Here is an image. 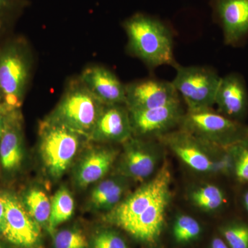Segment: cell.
<instances>
[{
  "instance_id": "obj_4",
  "label": "cell",
  "mask_w": 248,
  "mask_h": 248,
  "mask_svg": "<svg viewBox=\"0 0 248 248\" xmlns=\"http://www.w3.org/2000/svg\"><path fill=\"white\" fill-rule=\"evenodd\" d=\"M175 68L177 73L172 83L187 111L211 108L221 77L208 67L177 65Z\"/></svg>"
},
{
  "instance_id": "obj_34",
  "label": "cell",
  "mask_w": 248,
  "mask_h": 248,
  "mask_svg": "<svg viewBox=\"0 0 248 248\" xmlns=\"http://www.w3.org/2000/svg\"><path fill=\"white\" fill-rule=\"evenodd\" d=\"M4 112H8V111L6 110L4 102H3L2 98H1V95H0V113Z\"/></svg>"
},
{
  "instance_id": "obj_9",
  "label": "cell",
  "mask_w": 248,
  "mask_h": 248,
  "mask_svg": "<svg viewBox=\"0 0 248 248\" xmlns=\"http://www.w3.org/2000/svg\"><path fill=\"white\" fill-rule=\"evenodd\" d=\"M180 100L172 81L140 80L125 85V104L129 112L163 107Z\"/></svg>"
},
{
  "instance_id": "obj_24",
  "label": "cell",
  "mask_w": 248,
  "mask_h": 248,
  "mask_svg": "<svg viewBox=\"0 0 248 248\" xmlns=\"http://www.w3.org/2000/svg\"><path fill=\"white\" fill-rule=\"evenodd\" d=\"M202 228L198 221L187 215H181L174 222L173 235L176 241L185 244L194 241L200 236Z\"/></svg>"
},
{
  "instance_id": "obj_25",
  "label": "cell",
  "mask_w": 248,
  "mask_h": 248,
  "mask_svg": "<svg viewBox=\"0 0 248 248\" xmlns=\"http://www.w3.org/2000/svg\"><path fill=\"white\" fill-rule=\"evenodd\" d=\"M55 248H88L86 236L77 230H63L55 235Z\"/></svg>"
},
{
  "instance_id": "obj_27",
  "label": "cell",
  "mask_w": 248,
  "mask_h": 248,
  "mask_svg": "<svg viewBox=\"0 0 248 248\" xmlns=\"http://www.w3.org/2000/svg\"><path fill=\"white\" fill-rule=\"evenodd\" d=\"M94 248H127L125 242L120 236L110 231L103 232L96 236Z\"/></svg>"
},
{
  "instance_id": "obj_15",
  "label": "cell",
  "mask_w": 248,
  "mask_h": 248,
  "mask_svg": "<svg viewBox=\"0 0 248 248\" xmlns=\"http://www.w3.org/2000/svg\"><path fill=\"white\" fill-rule=\"evenodd\" d=\"M123 105H105L91 135L97 140L123 141L133 133L130 113Z\"/></svg>"
},
{
  "instance_id": "obj_20",
  "label": "cell",
  "mask_w": 248,
  "mask_h": 248,
  "mask_svg": "<svg viewBox=\"0 0 248 248\" xmlns=\"http://www.w3.org/2000/svg\"><path fill=\"white\" fill-rule=\"evenodd\" d=\"M74 208V200L69 191L66 188L60 189L52 200L49 231L53 232L59 225L68 221L73 216Z\"/></svg>"
},
{
  "instance_id": "obj_18",
  "label": "cell",
  "mask_w": 248,
  "mask_h": 248,
  "mask_svg": "<svg viewBox=\"0 0 248 248\" xmlns=\"http://www.w3.org/2000/svg\"><path fill=\"white\" fill-rule=\"evenodd\" d=\"M155 149L143 142L133 140L128 143L124 158L125 172L137 181L150 177L157 164Z\"/></svg>"
},
{
  "instance_id": "obj_30",
  "label": "cell",
  "mask_w": 248,
  "mask_h": 248,
  "mask_svg": "<svg viewBox=\"0 0 248 248\" xmlns=\"http://www.w3.org/2000/svg\"><path fill=\"white\" fill-rule=\"evenodd\" d=\"M5 219V205L4 196L3 194L0 195V236L2 234L3 228H4Z\"/></svg>"
},
{
  "instance_id": "obj_17",
  "label": "cell",
  "mask_w": 248,
  "mask_h": 248,
  "mask_svg": "<svg viewBox=\"0 0 248 248\" xmlns=\"http://www.w3.org/2000/svg\"><path fill=\"white\" fill-rule=\"evenodd\" d=\"M22 135L19 109L7 114L6 127L0 141V161L3 169L14 170L22 161Z\"/></svg>"
},
{
  "instance_id": "obj_36",
  "label": "cell",
  "mask_w": 248,
  "mask_h": 248,
  "mask_svg": "<svg viewBox=\"0 0 248 248\" xmlns=\"http://www.w3.org/2000/svg\"><path fill=\"white\" fill-rule=\"evenodd\" d=\"M0 248H3V246H1V244H0Z\"/></svg>"
},
{
  "instance_id": "obj_1",
  "label": "cell",
  "mask_w": 248,
  "mask_h": 248,
  "mask_svg": "<svg viewBox=\"0 0 248 248\" xmlns=\"http://www.w3.org/2000/svg\"><path fill=\"white\" fill-rule=\"evenodd\" d=\"M128 48L134 56L150 67H176L172 32L164 22L143 14H137L124 22Z\"/></svg>"
},
{
  "instance_id": "obj_10",
  "label": "cell",
  "mask_w": 248,
  "mask_h": 248,
  "mask_svg": "<svg viewBox=\"0 0 248 248\" xmlns=\"http://www.w3.org/2000/svg\"><path fill=\"white\" fill-rule=\"evenodd\" d=\"M130 113L133 132L140 135H161L182 122L183 113L181 100L168 105L133 111Z\"/></svg>"
},
{
  "instance_id": "obj_16",
  "label": "cell",
  "mask_w": 248,
  "mask_h": 248,
  "mask_svg": "<svg viewBox=\"0 0 248 248\" xmlns=\"http://www.w3.org/2000/svg\"><path fill=\"white\" fill-rule=\"evenodd\" d=\"M166 140L175 154L191 169L200 172H210L214 169L213 161L202 148L200 138L183 130L170 134Z\"/></svg>"
},
{
  "instance_id": "obj_8",
  "label": "cell",
  "mask_w": 248,
  "mask_h": 248,
  "mask_svg": "<svg viewBox=\"0 0 248 248\" xmlns=\"http://www.w3.org/2000/svg\"><path fill=\"white\" fill-rule=\"evenodd\" d=\"M5 219L1 236L21 248H35L40 242L38 223L28 213L25 206L14 195L3 194Z\"/></svg>"
},
{
  "instance_id": "obj_12",
  "label": "cell",
  "mask_w": 248,
  "mask_h": 248,
  "mask_svg": "<svg viewBox=\"0 0 248 248\" xmlns=\"http://www.w3.org/2000/svg\"><path fill=\"white\" fill-rule=\"evenodd\" d=\"M79 78L104 105H125V85L108 68L102 66H89Z\"/></svg>"
},
{
  "instance_id": "obj_26",
  "label": "cell",
  "mask_w": 248,
  "mask_h": 248,
  "mask_svg": "<svg viewBox=\"0 0 248 248\" xmlns=\"http://www.w3.org/2000/svg\"><path fill=\"white\" fill-rule=\"evenodd\" d=\"M222 232L231 248H248V226L233 225L226 227Z\"/></svg>"
},
{
  "instance_id": "obj_22",
  "label": "cell",
  "mask_w": 248,
  "mask_h": 248,
  "mask_svg": "<svg viewBox=\"0 0 248 248\" xmlns=\"http://www.w3.org/2000/svg\"><path fill=\"white\" fill-rule=\"evenodd\" d=\"M123 194V187L113 180L104 181L94 189L93 203L99 208H112L120 202Z\"/></svg>"
},
{
  "instance_id": "obj_37",
  "label": "cell",
  "mask_w": 248,
  "mask_h": 248,
  "mask_svg": "<svg viewBox=\"0 0 248 248\" xmlns=\"http://www.w3.org/2000/svg\"></svg>"
},
{
  "instance_id": "obj_29",
  "label": "cell",
  "mask_w": 248,
  "mask_h": 248,
  "mask_svg": "<svg viewBox=\"0 0 248 248\" xmlns=\"http://www.w3.org/2000/svg\"><path fill=\"white\" fill-rule=\"evenodd\" d=\"M22 6V0H0V16L9 17Z\"/></svg>"
},
{
  "instance_id": "obj_11",
  "label": "cell",
  "mask_w": 248,
  "mask_h": 248,
  "mask_svg": "<svg viewBox=\"0 0 248 248\" xmlns=\"http://www.w3.org/2000/svg\"><path fill=\"white\" fill-rule=\"evenodd\" d=\"M226 45H236L248 35V0H212Z\"/></svg>"
},
{
  "instance_id": "obj_6",
  "label": "cell",
  "mask_w": 248,
  "mask_h": 248,
  "mask_svg": "<svg viewBox=\"0 0 248 248\" xmlns=\"http://www.w3.org/2000/svg\"><path fill=\"white\" fill-rule=\"evenodd\" d=\"M184 130L205 141L220 143L237 142L248 133L239 123L211 109L187 111L182 120Z\"/></svg>"
},
{
  "instance_id": "obj_5",
  "label": "cell",
  "mask_w": 248,
  "mask_h": 248,
  "mask_svg": "<svg viewBox=\"0 0 248 248\" xmlns=\"http://www.w3.org/2000/svg\"><path fill=\"white\" fill-rule=\"evenodd\" d=\"M81 134L48 120L41 131L40 151L50 174L59 177L68 169L79 146Z\"/></svg>"
},
{
  "instance_id": "obj_21",
  "label": "cell",
  "mask_w": 248,
  "mask_h": 248,
  "mask_svg": "<svg viewBox=\"0 0 248 248\" xmlns=\"http://www.w3.org/2000/svg\"><path fill=\"white\" fill-rule=\"evenodd\" d=\"M24 204L28 213L38 224H45L48 222L51 203L45 192L32 189L24 197Z\"/></svg>"
},
{
  "instance_id": "obj_19",
  "label": "cell",
  "mask_w": 248,
  "mask_h": 248,
  "mask_svg": "<svg viewBox=\"0 0 248 248\" xmlns=\"http://www.w3.org/2000/svg\"><path fill=\"white\" fill-rule=\"evenodd\" d=\"M113 152L107 149L95 150L85 156L79 165L78 182L86 187L102 179L110 169L114 161Z\"/></svg>"
},
{
  "instance_id": "obj_7",
  "label": "cell",
  "mask_w": 248,
  "mask_h": 248,
  "mask_svg": "<svg viewBox=\"0 0 248 248\" xmlns=\"http://www.w3.org/2000/svg\"><path fill=\"white\" fill-rule=\"evenodd\" d=\"M170 182V171L164 164L151 181L116 208L112 221L125 231L164 191L169 189Z\"/></svg>"
},
{
  "instance_id": "obj_3",
  "label": "cell",
  "mask_w": 248,
  "mask_h": 248,
  "mask_svg": "<svg viewBox=\"0 0 248 248\" xmlns=\"http://www.w3.org/2000/svg\"><path fill=\"white\" fill-rule=\"evenodd\" d=\"M104 105L79 78L72 79L49 120L66 125L81 135L92 133Z\"/></svg>"
},
{
  "instance_id": "obj_14",
  "label": "cell",
  "mask_w": 248,
  "mask_h": 248,
  "mask_svg": "<svg viewBox=\"0 0 248 248\" xmlns=\"http://www.w3.org/2000/svg\"><path fill=\"white\" fill-rule=\"evenodd\" d=\"M169 193V189L164 191L125 231L140 241L155 243L164 227Z\"/></svg>"
},
{
  "instance_id": "obj_33",
  "label": "cell",
  "mask_w": 248,
  "mask_h": 248,
  "mask_svg": "<svg viewBox=\"0 0 248 248\" xmlns=\"http://www.w3.org/2000/svg\"><path fill=\"white\" fill-rule=\"evenodd\" d=\"M9 17H4V16H0V34L4 31L5 27H6V21H7Z\"/></svg>"
},
{
  "instance_id": "obj_23",
  "label": "cell",
  "mask_w": 248,
  "mask_h": 248,
  "mask_svg": "<svg viewBox=\"0 0 248 248\" xmlns=\"http://www.w3.org/2000/svg\"><path fill=\"white\" fill-rule=\"evenodd\" d=\"M193 203L205 210H216L225 202V197L221 189L216 186L206 185L194 191L191 195Z\"/></svg>"
},
{
  "instance_id": "obj_32",
  "label": "cell",
  "mask_w": 248,
  "mask_h": 248,
  "mask_svg": "<svg viewBox=\"0 0 248 248\" xmlns=\"http://www.w3.org/2000/svg\"><path fill=\"white\" fill-rule=\"evenodd\" d=\"M210 248H228V247L223 240L216 237L212 241Z\"/></svg>"
},
{
  "instance_id": "obj_35",
  "label": "cell",
  "mask_w": 248,
  "mask_h": 248,
  "mask_svg": "<svg viewBox=\"0 0 248 248\" xmlns=\"http://www.w3.org/2000/svg\"><path fill=\"white\" fill-rule=\"evenodd\" d=\"M244 205L248 212V192H246V195L244 196Z\"/></svg>"
},
{
  "instance_id": "obj_31",
  "label": "cell",
  "mask_w": 248,
  "mask_h": 248,
  "mask_svg": "<svg viewBox=\"0 0 248 248\" xmlns=\"http://www.w3.org/2000/svg\"><path fill=\"white\" fill-rule=\"evenodd\" d=\"M9 112H1L0 113V141L4 134L5 127H6V118Z\"/></svg>"
},
{
  "instance_id": "obj_28",
  "label": "cell",
  "mask_w": 248,
  "mask_h": 248,
  "mask_svg": "<svg viewBox=\"0 0 248 248\" xmlns=\"http://www.w3.org/2000/svg\"><path fill=\"white\" fill-rule=\"evenodd\" d=\"M239 156L235 165L236 177L242 182H248V147L240 146Z\"/></svg>"
},
{
  "instance_id": "obj_13",
  "label": "cell",
  "mask_w": 248,
  "mask_h": 248,
  "mask_svg": "<svg viewBox=\"0 0 248 248\" xmlns=\"http://www.w3.org/2000/svg\"><path fill=\"white\" fill-rule=\"evenodd\" d=\"M215 104L228 118H241L248 107V93L244 79L236 73L221 77Z\"/></svg>"
},
{
  "instance_id": "obj_2",
  "label": "cell",
  "mask_w": 248,
  "mask_h": 248,
  "mask_svg": "<svg viewBox=\"0 0 248 248\" xmlns=\"http://www.w3.org/2000/svg\"><path fill=\"white\" fill-rule=\"evenodd\" d=\"M32 60L24 39H13L0 47V95L8 112L22 105L31 78Z\"/></svg>"
}]
</instances>
